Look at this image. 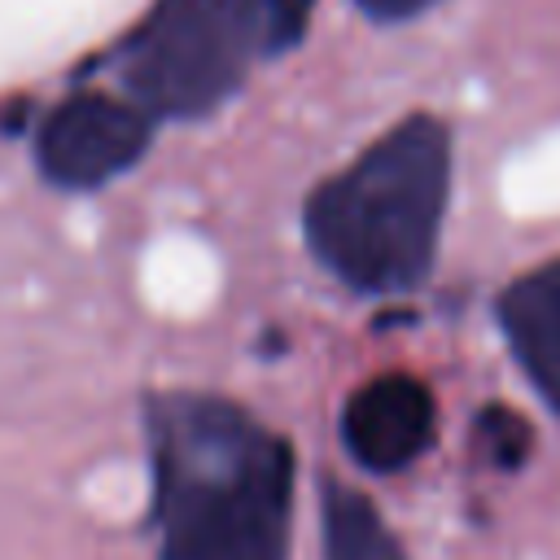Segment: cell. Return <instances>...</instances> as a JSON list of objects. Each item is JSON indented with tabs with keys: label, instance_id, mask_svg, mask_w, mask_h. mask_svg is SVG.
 I'll return each mask as SVG.
<instances>
[{
	"label": "cell",
	"instance_id": "obj_4",
	"mask_svg": "<svg viewBox=\"0 0 560 560\" xmlns=\"http://www.w3.org/2000/svg\"><path fill=\"white\" fill-rule=\"evenodd\" d=\"M153 122L158 118L127 92L79 88L61 96L35 131L39 175L70 192L101 188L144 158Z\"/></svg>",
	"mask_w": 560,
	"mask_h": 560
},
{
	"label": "cell",
	"instance_id": "obj_6",
	"mask_svg": "<svg viewBox=\"0 0 560 560\" xmlns=\"http://www.w3.org/2000/svg\"><path fill=\"white\" fill-rule=\"evenodd\" d=\"M508 350L534 394L560 416V258L521 271L494 302Z\"/></svg>",
	"mask_w": 560,
	"mask_h": 560
},
{
	"label": "cell",
	"instance_id": "obj_9",
	"mask_svg": "<svg viewBox=\"0 0 560 560\" xmlns=\"http://www.w3.org/2000/svg\"><path fill=\"white\" fill-rule=\"evenodd\" d=\"M262 13H267V52L276 57L306 35L315 0H262Z\"/></svg>",
	"mask_w": 560,
	"mask_h": 560
},
{
	"label": "cell",
	"instance_id": "obj_2",
	"mask_svg": "<svg viewBox=\"0 0 560 560\" xmlns=\"http://www.w3.org/2000/svg\"><path fill=\"white\" fill-rule=\"evenodd\" d=\"M451 201V127L407 114L332 171L302 210L315 262L363 298H398L429 280Z\"/></svg>",
	"mask_w": 560,
	"mask_h": 560
},
{
	"label": "cell",
	"instance_id": "obj_3",
	"mask_svg": "<svg viewBox=\"0 0 560 560\" xmlns=\"http://www.w3.org/2000/svg\"><path fill=\"white\" fill-rule=\"evenodd\" d=\"M267 52L262 0H153L118 44L122 92L153 118H206Z\"/></svg>",
	"mask_w": 560,
	"mask_h": 560
},
{
	"label": "cell",
	"instance_id": "obj_5",
	"mask_svg": "<svg viewBox=\"0 0 560 560\" xmlns=\"http://www.w3.org/2000/svg\"><path fill=\"white\" fill-rule=\"evenodd\" d=\"M438 429V402L411 372H385L359 385L341 411V442L368 472H402Z\"/></svg>",
	"mask_w": 560,
	"mask_h": 560
},
{
	"label": "cell",
	"instance_id": "obj_8",
	"mask_svg": "<svg viewBox=\"0 0 560 560\" xmlns=\"http://www.w3.org/2000/svg\"><path fill=\"white\" fill-rule=\"evenodd\" d=\"M477 442L499 468H516L529 455V424L508 407H486L477 420Z\"/></svg>",
	"mask_w": 560,
	"mask_h": 560
},
{
	"label": "cell",
	"instance_id": "obj_1",
	"mask_svg": "<svg viewBox=\"0 0 560 560\" xmlns=\"http://www.w3.org/2000/svg\"><path fill=\"white\" fill-rule=\"evenodd\" d=\"M153 516L162 560H284L293 446L232 398L171 389L149 398Z\"/></svg>",
	"mask_w": 560,
	"mask_h": 560
},
{
	"label": "cell",
	"instance_id": "obj_7",
	"mask_svg": "<svg viewBox=\"0 0 560 560\" xmlns=\"http://www.w3.org/2000/svg\"><path fill=\"white\" fill-rule=\"evenodd\" d=\"M319 521H324V560H407L394 529L354 486L324 481Z\"/></svg>",
	"mask_w": 560,
	"mask_h": 560
},
{
	"label": "cell",
	"instance_id": "obj_10",
	"mask_svg": "<svg viewBox=\"0 0 560 560\" xmlns=\"http://www.w3.org/2000/svg\"><path fill=\"white\" fill-rule=\"evenodd\" d=\"M372 22H407L424 9H433L438 0H354Z\"/></svg>",
	"mask_w": 560,
	"mask_h": 560
}]
</instances>
